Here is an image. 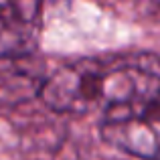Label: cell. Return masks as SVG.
<instances>
[{
  "label": "cell",
  "instance_id": "obj_1",
  "mask_svg": "<svg viewBox=\"0 0 160 160\" xmlns=\"http://www.w3.org/2000/svg\"><path fill=\"white\" fill-rule=\"evenodd\" d=\"M160 91V59L154 55L87 57L61 65L39 87L45 106L59 113H108Z\"/></svg>",
  "mask_w": 160,
  "mask_h": 160
},
{
  "label": "cell",
  "instance_id": "obj_3",
  "mask_svg": "<svg viewBox=\"0 0 160 160\" xmlns=\"http://www.w3.org/2000/svg\"><path fill=\"white\" fill-rule=\"evenodd\" d=\"M37 2H4L0 4V59H14L32 49L39 37Z\"/></svg>",
  "mask_w": 160,
  "mask_h": 160
},
{
  "label": "cell",
  "instance_id": "obj_2",
  "mask_svg": "<svg viewBox=\"0 0 160 160\" xmlns=\"http://www.w3.org/2000/svg\"><path fill=\"white\" fill-rule=\"evenodd\" d=\"M99 134L106 144L134 158L160 160V91L103 113Z\"/></svg>",
  "mask_w": 160,
  "mask_h": 160
}]
</instances>
